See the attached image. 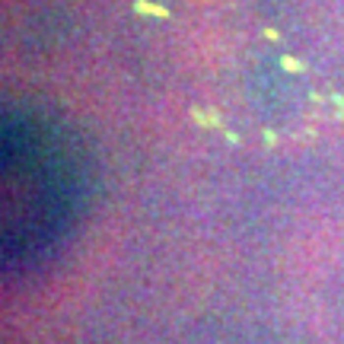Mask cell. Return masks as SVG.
I'll return each mask as SVG.
<instances>
[{"instance_id": "6da1fadb", "label": "cell", "mask_w": 344, "mask_h": 344, "mask_svg": "<svg viewBox=\"0 0 344 344\" xmlns=\"http://www.w3.org/2000/svg\"><path fill=\"white\" fill-rule=\"evenodd\" d=\"M137 10H140V13H150V16H169L163 6H156V3H144V0H137Z\"/></svg>"}, {"instance_id": "7a4b0ae2", "label": "cell", "mask_w": 344, "mask_h": 344, "mask_svg": "<svg viewBox=\"0 0 344 344\" xmlns=\"http://www.w3.org/2000/svg\"><path fill=\"white\" fill-rule=\"evenodd\" d=\"M284 67H287V70H303L300 61H293V58H284Z\"/></svg>"}]
</instances>
